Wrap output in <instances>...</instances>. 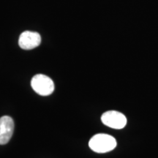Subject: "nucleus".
<instances>
[{
    "instance_id": "f257e3e1",
    "label": "nucleus",
    "mask_w": 158,
    "mask_h": 158,
    "mask_svg": "<svg viewBox=\"0 0 158 158\" xmlns=\"http://www.w3.org/2000/svg\"><path fill=\"white\" fill-rule=\"evenodd\" d=\"M90 149L97 153H106L116 147V141L113 136L100 133L94 135L89 142Z\"/></svg>"
},
{
    "instance_id": "f03ea898",
    "label": "nucleus",
    "mask_w": 158,
    "mask_h": 158,
    "mask_svg": "<svg viewBox=\"0 0 158 158\" xmlns=\"http://www.w3.org/2000/svg\"><path fill=\"white\" fill-rule=\"evenodd\" d=\"M31 86L36 93L42 96H48L53 93L54 84L51 78L43 74H37L31 78Z\"/></svg>"
},
{
    "instance_id": "7ed1b4c3",
    "label": "nucleus",
    "mask_w": 158,
    "mask_h": 158,
    "mask_svg": "<svg viewBox=\"0 0 158 158\" xmlns=\"http://www.w3.org/2000/svg\"><path fill=\"white\" fill-rule=\"evenodd\" d=\"M101 121L105 125L116 130L122 129L127 124L126 116L116 110L105 112L101 116Z\"/></svg>"
},
{
    "instance_id": "20e7f679",
    "label": "nucleus",
    "mask_w": 158,
    "mask_h": 158,
    "mask_svg": "<svg viewBox=\"0 0 158 158\" xmlns=\"http://www.w3.org/2000/svg\"><path fill=\"white\" fill-rule=\"evenodd\" d=\"M41 37L35 31H25L20 35L19 45L23 50H31L40 45Z\"/></svg>"
},
{
    "instance_id": "39448f33",
    "label": "nucleus",
    "mask_w": 158,
    "mask_h": 158,
    "mask_svg": "<svg viewBox=\"0 0 158 158\" xmlns=\"http://www.w3.org/2000/svg\"><path fill=\"white\" fill-rule=\"evenodd\" d=\"M14 131V122L8 116L0 118V145L7 143Z\"/></svg>"
}]
</instances>
